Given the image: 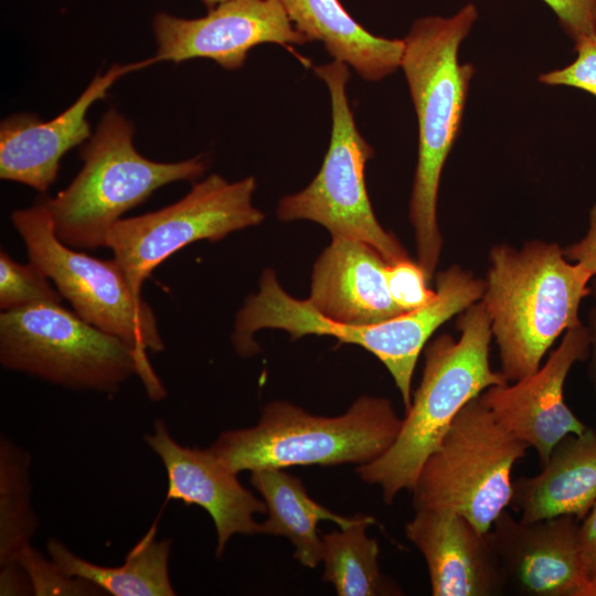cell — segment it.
Returning a JSON list of instances; mask_svg holds the SVG:
<instances>
[{
    "label": "cell",
    "instance_id": "1",
    "mask_svg": "<svg viewBox=\"0 0 596 596\" xmlns=\"http://www.w3.org/2000/svg\"><path fill=\"white\" fill-rule=\"evenodd\" d=\"M478 18L473 3L450 17L415 20L403 39L404 72L418 125L417 164L409 201L417 263L428 281L435 273L443 238L437 199L445 162L458 138L475 67L459 62V47Z\"/></svg>",
    "mask_w": 596,
    "mask_h": 596
},
{
    "label": "cell",
    "instance_id": "2",
    "mask_svg": "<svg viewBox=\"0 0 596 596\" xmlns=\"http://www.w3.org/2000/svg\"><path fill=\"white\" fill-rule=\"evenodd\" d=\"M481 298L508 382L536 372L561 333L581 323L578 309L594 277L555 243L533 241L521 249L502 244L489 254Z\"/></svg>",
    "mask_w": 596,
    "mask_h": 596
},
{
    "label": "cell",
    "instance_id": "3",
    "mask_svg": "<svg viewBox=\"0 0 596 596\" xmlns=\"http://www.w3.org/2000/svg\"><path fill=\"white\" fill-rule=\"evenodd\" d=\"M457 327L458 340L441 334L426 347L423 376L394 443L356 469L363 481L380 486L387 504L402 490L412 491L464 406L488 387L508 382L490 368L491 321L481 300L460 312Z\"/></svg>",
    "mask_w": 596,
    "mask_h": 596
},
{
    "label": "cell",
    "instance_id": "4",
    "mask_svg": "<svg viewBox=\"0 0 596 596\" xmlns=\"http://www.w3.org/2000/svg\"><path fill=\"white\" fill-rule=\"evenodd\" d=\"M401 426L384 397L361 396L336 417L275 401L263 408L255 426L221 434L210 449L235 473L296 465H364L390 448Z\"/></svg>",
    "mask_w": 596,
    "mask_h": 596
},
{
    "label": "cell",
    "instance_id": "5",
    "mask_svg": "<svg viewBox=\"0 0 596 596\" xmlns=\"http://www.w3.org/2000/svg\"><path fill=\"white\" fill-rule=\"evenodd\" d=\"M132 137V123L109 109L79 150L81 171L65 189L42 202L64 244L86 249L107 247L108 233L124 213L157 189L180 180L193 181L207 168V161L199 156L178 162L149 160L137 151Z\"/></svg>",
    "mask_w": 596,
    "mask_h": 596
},
{
    "label": "cell",
    "instance_id": "6",
    "mask_svg": "<svg viewBox=\"0 0 596 596\" xmlns=\"http://www.w3.org/2000/svg\"><path fill=\"white\" fill-rule=\"evenodd\" d=\"M0 362L73 390L114 393L132 375L159 401L166 389L149 359L61 304H38L0 315Z\"/></svg>",
    "mask_w": 596,
    "mask_h": 596
},
{
    "label": "cell",
    "instance_id": "7",
    "mask_svg": "<svg viewBox=\"0 0 596 596\" xmlns=\"http://www.w3.org/2000/svg\"><path fill=\"white\" fill-rule=\"evenodd\" d=\"M528 448L475 397L424 462L412 489L414 509L457 512L486 534L510 505L512 470Z\"/></svg>",
    "mask_w": 596,
    "mask_h": 596
},
{
    "label": "cell",
    "instance_id": "8",
    "mask_svg": "<svg viewBox=\"0 0 596 596\" xmlns=\"http://www.w3.org/2000/svg\"><path fill=\"white\" fill-rule=\"evenodd\" d=\"M327 85L331 104V134L321 168L301 191L284 196L276 214L280 221L308 220L326 227L331 237H348L374 247L387 265L408 258L397 238L379 223L366 190L365 167L373 149L360 134L347 84L348 65L333 60L313 67Z\"/></svg>",
    "mask_w": 596,
    "mask_h": 596
},
{
    "label": "cell",
    "instance_id": "9",
    "mask_svg": "<svg viewBox=\"0 0 596 596\" xmlns=\"http://www.w3.org/2000/svg\"><path fill=\"white\" fill-rule=\"evenodd\" d=\"M11 221L30 262L54 284L74 311L88 323L115 336L141 356L164 349L151 307L136 294L113 259H97L64 244L43 203L15 210Z\"/></svg>",
    "mask_w": 596,
    "mask_h": 596
},
{
    "label": "cell",
    "instance_id": "10",
    "mask_svg": "<svg viewBox=\"0 0 596 596\" xmlns=\"http://www.w3.org/2000/svg\"><path fill=\"white\" fill-rule=\"evenodd\" d=\"M255 190L254 177L230 182L213 173L168 206L120 219L108 233L107 247L132 290L141 295L152 270L179 249L262 223L265 215L253 204Z\"/></svg>",
    "mask_w": 596,
    "mask_h": 596
},
{
    "label": "cell",
    "instance_id": "11",
    "mask_svg": "<svg viewBox=\"0 0 596 596\" xmlns=\"http://www.w3.org/2000/svg\"><path fill=\"white\" fill-rule=\"evenodd\" d=\"M157 62L209 58L237 70L258 44L309 42L291 23L277 0H231L199 19L158 13L153 19Z\"/></svg>",
    "mask_w": 596,
    "mask_h": 596
},
{
    "label": "cell",
    "instance_id": "12",
    "mask_svg": "<svg viewBox=\"0 0 596 596\" xmlns=\"http://www.w3.org/2000/svg\"><path fill=\"white\" fill-rule=\"evenodd\" d=\"M589 348L588 329L581 322L565 331L560 345L536 372L480 394L499 424L535 450L541 466L560 440L587 429L566 405L564 384L572 366L587 358Z\"/></svg>",
    "mask_w": 596,
    "mask_h": 596
},
{
    "label": "cell",
    "instance_id": "13",
    "mask_svg": "<svg viewBox=\"0 0 596 596\" xmlns=\"http://www.w3.org/2000/svg\"><path fill=\"white\" fill-rule=\"evenodd\" d=\"M578 525L562 515L524 522L504 510L486 533L505 578L528 596H579L586 584Z\"/></svg>",
    "mask_w": 596,
    "mask_h": 596
},
{
    "label": "cell",
    "instance_id": "14",
    "mask_svg": "<svg viewBox=\"0 0 596 596\" xmlns=\"http://www.w3.org/2000/svg\"><path fill=\"white\" fill-rule=\"evenodd\" d=\"M157 63L150 57L130 64H114L97 74L79 97L47 121L34 114L7 117L0 125V177L45 192L55 182L62 157L91 138L89 107L107 95L124 75Z\"/></svg>",
    "mask_w": 596,
    "mask_h": 596
},
{
    "label": "cell",
    "instance_id": "15",
    "mask_svg": "<svg viewBox=\"0 0 596 596\" xmlns=\"http://www.w3.org/2000/svg\"><path fill=\"white\" fill-rule=\"evenodd\" d=\"M145 441L162 461L168 476L167 500L203 508L216 532V556H221L235 534L260 533L254 514L266 513V504L244 488L237 473L226 468L209 449L184 447L156 419Z\"/></svg>",
    "mask_w": 596,
    "mask_h": 596
},
{
    "label": "cell",
    "instance_id": "16",
    "mask_svg": "<svg viewBox=\"0 0 596 596\" xmlns=\"http://www.w3.org/2000/svg\"><path fill=\"white\" fill-rule=\"evenodd\" d=\"M405 533L426 562L434 596H494L505 589L486 534L464 515L443 509L415 510Z\"/></svg>",
    "mask_w": 596,
    "mask_h": 596
},
{
    "label": "cell",
    "instance_id": "17",
    "mask_svg": "<svg viewBox=\"0 0 596 596\" xmlns=\"http://www.w3.org/2000/svg\"><path fill=\"white\" fill-rule=\"evenodd\" d=\"M386 266L371 245L331 237L313 265L307 300L318 313L337 323L370 326L395 318L404 311L390 295Z\"/></svg>",
    "mask_w": 596,
    "mask_h": 596
},
{
    "label": "cell",
    "instance_id": "18",
    "mask_svg": "<svg viewBox=\"0 0 596 596\" xmlns=\"http://www.w3.org/2000/svg\"><path fill=\"white\" fill-rule=\"evenodd\" d=\"M596 502V434H570L553 448L542 470L513 481L510 505L520 520L562 515L583 519Z\"/></svg>",
    "mask_w": 596,
    "mask_h": 596
},
{
    "label": "cell",
    "instance_id": "19",
    "mask_svg": "<svg viewBox=\"0 0 596 596\" xmlns=\"http://www.w3.org/2000/svg\"><path fill=\"white\" fill-rule=\"evenodd\" d=\"M277 1L308 41H320L333 60L351 66L362 78L376 82L401 67L403 40L372 34L339 0Z\"/></svg>",
    "mask_w": 596,
    "mask_h": 596
},
{
    "label": "cell",
    "instance_id": "20",
    "mask_svg": "<svg viewBox=\"0 0 596 596\" xmlns=\"http://www.w3.org/2000/svg\"><path fill=\"white\" fill-rule=\"evenodd\" d=\"M251 483L267 509L260 533L288 538L295 558L306 567L313 568L321 561L322 539L317 529L321 520L332 521L340 529L352 522V518L336 514L312 500L300 479L283 469L252 471Z\"/></svg>",
    "mask_w": 596,
    "mask_h": 596
},
{
    "label": "cell",
    "instance_id": "21",
    "mask_svg": "<svg viewBox=\"0 0 596 596\" xmlns=\"http://www.w3.org/2000/svg\"><path fill=\"white\" fill-rule=\"evenodd\" d=\"M157 524L131 549L123 565L88 562L55 539L47 542L50 558L68 576L84 579L113 596H173L169 576L171 540L156 539Z\"/></svg>",
    "mask_w": 596,
    "mask_h": 596
},
{
    "label": "cell",
    "instance_id": "22",
    "mask_svg": "<svg viewBox=\"0 0 596 596\" xmlns=\"http://www.w3.org/2000/svg\"><path fill=\"white\" fill-rule=\"evenodd\" d=\"M374 523V518L358 514L348 526L322 536V579L340 596L402 594L380 571L377 541L366 535V528Z\"/></svg>",
    "mask_w": 596,
    "mask_h": 596
},
{
    "label": "cell",
    "instance_id": "23",
    "mask_svg": "<svg viewBox=\"0 0 596 596\" xmlns=\"http://www.w3.org/2000/svg\"><path fill=\"white\" fill-rule=\"evenodd\" d=\"M31 459L6 437L0 440V567L17 563L39 521L31 504Z\"/></svg>",
    "mask_w": 596,
    "mask_h": 596
},
{
    "label": "cell",
    "instance_id": "24",
    "mask_svg": "<svg viewBox=\"0 0 596 596\" xmlns=\"http://www.w3.org/2000/svg\"><path fill=\"white\" fill-rule=\"evenodd\" d=\"M62 295L32 262L20 264L0 252V309L11 311L38 304H61Z\"/></svg>",
    "mask_w": 596,
    "mask_h": 596
},
{
    "label": "cell",
    "instance_id": "25",
    "mask_svg": "<svg viewBox=\"0 0 596 596\" xmlns=\"http://www.w3.org/2000/svg\"><path fill=\"white\" fill-rule=\"evenodd\" d=\"M34 595H100L95 585L66 575L51 558H45L31 544L18 556Z\"/></svg>",
    "mask_w": 596,
    "mask_h": 596
},
{
    "label": "cell",
    "instance_id": "26",
    "mask_svg": "<svg viewBox=\"0 0 596 596\" xmlns=\"http://www.w3.org/2000/svg\"><path fill=\"white\" fill-rule=\"evenodd\" d=\"M385 278L393 301L404 312L426 306L436 296V290L427 287L423 268L409 258L387 265Z\"/></svg>",
    "mask_w": 596,
    "mask_h": 596
},
{
    "label": "cell",
    "instance_id": "27",
    "mask_svg": "<svg viewBox=\"0 0 596 596\" xmlns=\"http://www.w3.org/2000/svg\"><path fill=\"white\" fill-rule=\"evenodd\" d=\"M574 43L575 60L562 68L541 74L539 82L578 88L596 97V33Z\"/></svg>",
    "mask_w": 596,
    "mask_h": 596
},
{
    "label": "cell",
    "instance_id": "28",
    "mask_svg": "<svg viewBox=\"0 0 596 596\" xmlns=\"http://www.w3.org/2000/svg\"><path fill=\"white\" fill-rule=\"evenodd\" d=\"M574 41L596 33V0H542Z\"/></svg>",
    "mask_w": 596,
    "mask_h": 596
},
{
    "label": "cell",
    "instance_id": "29",
    "mask_svg": "<svg viewBox=\"0 0 596 596\" xmlns=\"http://www.w3.org/2000/svg\"><path fill=\"white\" fill-rule=\"evenodd\" d=\"M578 539L586 576V584L579 594L583 596L587 588L596 585V502L578 528Z\"/></svg>",
    "mask_w": 596,
    "mask_h": 596
},
{
    "label": "cell",
    "instance_id": "30",
    "mask_svg": "<svg viewBox=\"0 0 596 596\" xmlns=\"http://www.w3.org/2000/svg\"><path fill=\"white\" fill-rule=\"evenodd\" d=\"M564 256L581 264L596 276V204L589 211V225L586 235L578 242L563 248Z\"/></svg>",
    "mask_w": 596,
    "mask_h": 596
},
{
    "label": "cell",
    "instance_id": "31",
    "mask_svg": "<svg viewBox=\"0 0 596 596\" xmlns=\"http://www.w3.org/2000/svg\"><path fill=\"white\" fill-rule=\"evenodd\" d=\"M590 294H593L595 302L588 316L589 324L587 329L589 332L590 345L593 348L592 371L596 382V279L590 286Z\"/></svg>",
    "mask_w": 596,
    "mask_h": 596
},
{
    "label": "cell",
    "instance_id": "32",
    "mask_svg": "<svg viewBox=\"0 0 596 596\" xmlns=\"http://www.w3.org/2000/svg\"><path fill=\"white\" fill-rule=\"evenodd\" d=\"M201 1L209 8V10H211L215 8L216 6L226 1H231V0H201Z\"/></svg>",
    "mask_w": 596,
    "mask_h": 596
},
{
    "label": "cell",
    "instance_id": "33",
    "mask_svg": "<svg viewBox=\"0 0 596 596\" xmlns=\"http://www.w3.org/2000/svg\"><path fill=\"white\" fill-rule=\"evenodd\" d=\"M583 596H596V585L587 588Z\"/></svg>",
    "mask_w": 596,
    "mask_h": 596
}]
</instances>
